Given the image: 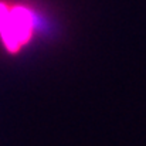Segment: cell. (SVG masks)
<instances>
[{"instance_id":"cell-1","label":"cell","mask_w":146,"mask_h":146,"mask_svg":"<svg viewBox=\"0 0 146 146\" xmlns=\"http://www.w3.org/2000/svg\"><path fill=\"white\" fill-rule=\"evenodd\" d=\"M54 33L51 14L37 0H0V50L6 55H21Z\"/></svg>"}]
</instances>
